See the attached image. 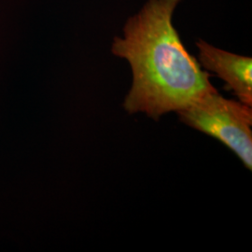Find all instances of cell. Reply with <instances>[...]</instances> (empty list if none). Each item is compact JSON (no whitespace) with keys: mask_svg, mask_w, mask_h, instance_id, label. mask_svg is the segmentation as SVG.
I'll return each instance as SVG.
<instances>
[{"mask_svg":"<svg viewBox=\"0 0 252 252\" xmlns=\"http://www.w3.org/2000/svg\"><path fill=\"white\" fill-rule=\"evenodd\" d=\"M199 63L225 81L226 89L234 92L241 103L252 107V60L232 54L199 39Z\"/></svg>","mask_w":252,"mask_h":252,"instance_id":"obj_3","label":"cell"},{"mask_svg":"<svg viewBox=\"0 0 252 252\" xmlns=\"http://www.w3.org/2000/svg\"><path fill=\"white\" fill-rule=\"evenodd\" d=\"M177 113L181 123L220 141L252 170V107L224 98L215 91Z\"/></svg>","mask_w":252,"mask_h":252,"instance_id":"obj_2","label":"cell"},{"mask_svg":"<svg viewBox=\"0 0 252 252\" xmlns=\"http://www.w3.org/2000/svg\"><path fill=\"white\" fill-rule=\"evenodd\" d=\"M180 1L149 0L128 19L124 36L113 39L112 54L127 60L133 73L124 102L129 114L143 112L159 120L217 91L209 73L187 51L173 25Z\"/></svg>","mask_w":252,"mask_h":252,"instance_id":"obj_1","label":"cell"}]
</instances>
